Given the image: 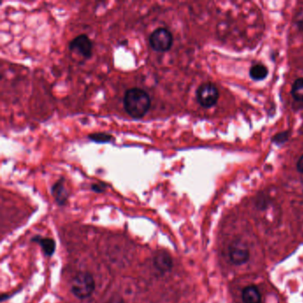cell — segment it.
<instances>
[{
  "label": "cell",
  "instance_id": "1",
  "mask_svg": "<svg viewBox=\"0 0 303 303\" xmlns=\"http://www.w3.org/2000/svg\"><path fill=\"white\" fill-rule=\"evenodd\" d=\"M124 108L125 112L134 120L144 118L152 105V100L146 91L142 88L128 89L124 95Z\"/></svg>",
  "mask_w": 303,
  "mask_h": 303
},
{
  "label": "cell",
  "instance_id": "2",
  "mask_svg": "<svg viewBox=\"0 0 303 303\" xmlns=\"http://www.w3.org/2000/svg\"><path fill=\"white\" fill-rule=\"evenodd\" d=\"M95 289V282L88 272H81L76 275L71 283V292L78 299H87Z\"/></svg>",
  "mask_w": 303,
  "mask_h": 303
},
{
  "label": "cell",
  "instance_id": "3",
  "mask_svg": "<svg viewBox=\"0 0 303 303\" xmlns=\"http://www.w3.org/2000/svg\"><path fill=\"white\" fill-rule=\"evenodd\" d=\"M149 43L153 50L158 53H165L172 48L174 36L168 29L157 28L150 35Z\"/></svg>",
  "mask_w": 303,
  "mask_h": 303
},
{
  "label": "cell",
  "instance_id": "4",
  "mask_svg": "<svg viewBox=\"0 0 303 303\" xmlns=\"http://www.w3.org/2000/svg\"><path fill=\"white\" fill-rule=\"evenodd\" d=\"M196 96L201 107L210 109L217 103L220 98V92L213 83H203L197 89Z\"/></svg>",
  "mask_w": 303,
  "mask_h": 303
},
{
  "label": "cell",
  "instance_id": "5",
  "mask_svg": "<svg viewBox=\"0 0 303 303\" xmlns=\"http://www.w3.org/2000/svg\"><path fill=\"white\" fill-rule=\"evenodd\" d=\"M92 42L88 35L81 34L69 42V49L74 55H78L84 60H88L92 55Z\"/></svg>",
  "mask_w": 303,
  "mask_h": 303
},
{
  "label": "cell",
  "instance_id": "6",
  "mask_svg": "<svg viewBox=\"0 0 303 303\" xmlns=\"http://www.w3.org/2000/svg\"><path fill=\"white\" fill-rule=\"evenodd\" d=\"M230 262L234 265H243L248 262L250 258V253L247 247L243 243H235L230 245L229 251Z\"/></svg>",
  "mask_w": 303,
  "mask_h": 303
},
{
  "label": "cell",
  "instance_id": "7",
  "mask_svg": "<svg viewBox=\"0 0 303 303\" xmlns=\"http://www.w3.org/2000/svg\"><path fill=\"white\" fill-rule=\"evenodd\" d=\"M51 192L58 205L63 206L68 201L69 193L65 186L63 178H61L53 185V187L51 188Z\"/></svg>",
  "mask_w": 303,
  "mask_h": 303
},
{
  "label": "cell",
  "instance_id": "8",
  "mask_svg": "<svg viewBox=\"0 0 303 303\" xmlns=\"http://www.w3.org/2000/svg\"><path fill=\"white\" fill-rule=\"evenodd\" d=\"M154 266L161 273H165L170 271L173 267V261L170 255L165 252H159L156 253L153 260Z\"/></svg>",
  "mask_w": 303,
  "mask_h": 303
},
{
  "label": "cell",
  "instance_id": "9",
  "mask_svg": "<svg viewBox=\"0 0 303 303\" xmlns=\"http://www.w3.org/2000/svg\"><path fill=\"white\" fill-rule=\"evenodd\" d=\"M243 303H261L262 295L255 285H248L242 293Z\"/></svg>",
  "mask_w": 303,
  "mask_h": 303
},
{
  "label": "cell",
  "instance_id": "10",
  "mask_svg": "<svg viewBox=\"0 0 303 303\" xmlns=\"http://www.w3.org/2000/svg\"><path fill=\"white\" fill-rule=\"evenodd\" d=\"M269 74V69L266 66L262 63H255L252 65L249 70L250 78L255 81H261L267 78Z\"/></svg>",
  "mask_w": 303,
  "mask_h": 303
},
{
  "label": "cell",
  "instance_id": "11",
  "mask_svg": "<svg viewBox=\"0 0 303 303\" xmlns=\"http://www.w3.org/2000/svg\"><path fill=\"white\" fill-rule=\"evenodd\" d=\"M32 241L37 242L41 246L44 253H46V255L51 256V255H53V253H55L56 246H55V241L54 239H49V238L35 237V238H33Z\"/></svg>",
  "mask_w": 303,
  "mask_h": 303
},
{
  "label": "cell",
  "instance_id": "12",
  "mask_svg": "<svg viewBox=\"0 0 303 303\" xmlns=\"http://www.w3.org/2000/svg\"><path fill=\"white\" fill-rule=\"evenodd\" d=\"M294 100L303 102V78H299L294 81L291 90Z\"/></svg>",
  "mask_w": 303,
  "mask_h": 303
},
{
  "label": "cell",
  "instance_id": "13",
  "mask_svg": "<svg viewBox=\"0 0 303 303\" xmlns=\"http://www.w3.org/2000/svg\"><path fill=\"white\" fill-rule=\"evenodd\" d=\"M88 138L97 143H109L113 140V136L111 134L106 133H90Z\"/></svg>",
  "mask_w": 303,
  "mask_h": 303
},
{
  "label": "cell",
  "instance_id": "14",
  "mask_svg": "<svg viewBox=\"0 0 303 303\" xmlns=\"http://www.w3.org/2000/svg\"><path fill=\"white\" fill-rule=\"evenodd\" d=\"M290 137H291V132L286 130L281 133H276L275 135H274V137L272 138L271 141L275 145H282V144H285L289 140Z\"/></svg>",
  "mask_w": 303,
  "mask_h": 303
},
{
  "label": "cell",
  "instance_id": "15",
  "mask_svg": "<svg viewBox=\"0 0 303 303\" xmlns=\"http://www.w3.org/2000/svg\"><path fill=\"white\" fill-rule=\"evenodd\" d=\"M106 186L104 184H93L92 185V189L96 192H102L105 190Z\"/></svg>",
  "mask_w": 303,
  "mask_h": 303
},
{
  "label": "cell",
  "instance_id": "16",
  "mask_svg": "<svg viewBox=\"0 0 303 303\" xmlns=\"http://www.w3.org/2000/svg\"><path fill=\"white\" fill-rule=\"evenodd\" d=\"M297 170L303 174V154L301 156V157L299 158L298 162H297Z\"/></svg>",
  "mask_w": 303,
  "mask_h": 303
}]
</instances>
